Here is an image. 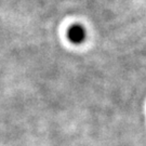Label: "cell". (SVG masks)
I'll return each instance as SVG.
<instances>
[{
  "instance_id": "cell-1",
  "label": "cell",
  "mask_w": 146,
  "mask_h": 146,
  "mask_svg": "<svg viewBox=\"0 0 146 146\" xmlns=\"http://www.w3.org/2000/svg\"><path fill=\"white\" fill-rule=\"evenodd\" d=\"M86 33L80 25H74L68 29V39L74 43H80L84 40Z\"/></svg>"
}]
</instances>
